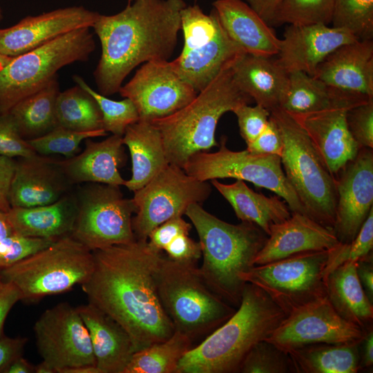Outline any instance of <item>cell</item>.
Listing matches in <instances>:
<instances>
[{
	"mask_svg": "<svg viewBox=\"0 0 373 373\" xmlns=\"http://www.w3.org/2000/svg\"><path fill=\"white\" fill-rule=\"evenodd\" d=\"M94 267L81 285L88 303L119 323L136 352L162 342L175 332L160 302L155 280L163 254L136 240L93 251Z\"/></svg>",
	"mask_w": 373,
	"mask_h": 373,
	"instance_id": "obj_1",
	"label": "cell"
},
{
	"mask_svg": "<svg viewBox=\"0 0 373 373\" xmlns=\"http://www.w3.org/2000/svg\"><path fill=\"white\" fill-rule=\"evenodd\" d=\"M186 6L184 0H135L117 14H99L92 26L102 48L93 72L99 93L105 96L117 93L140 64L168 60Z\"/></svg>",
	"mask_w": 373,
	"mask_h": 373,
	"instance_id": "obj_2",
	"label": "cell"
},
{
	"mask_svg": "<svg viewBox=\"0 0 373 373\" xmlns=\"http://www.w3.org/2000/svg\"><path fill=\"white\" fill-rule=\"evenodd\" d=\"M287 316L265 291L246 283L235 314L189 350L175 373H239L249 350L267 338Z\"/></svg>",
	"mask_w": 373,
	"mask_h": 373,
	"instance_id": "obj_3",
	"label": "cell"
},
{
	"mask_svg": "<svg viewBox=\"0 0 373 373\" xmlns=\"http://www.w3.org/2000/svg\"><path fill=\"white\" fill-rule=\"evenodd\" d=\"M184 214L199 236L203 258L199 270L202 278L217 295L238 308L246 284L239 274L254 266V260L268 236L251 222H226L198 203L189 205Z\"/></svg>",
	"mask_w": 373,
	"mask_h": 373,
	"instance_id": "obj_4",
	"label": "cell"
},
{
	"mask_svg": "<svg viewBox=\"0 0 373 373\" xmlns=\"http://www.w3.org/2000/svg\"><path fill=\"white\" fill-rule=\"evenodd\" d=\"M233 64L222 70L185 106L151 122L161 134L169 164L183 168L193 155L217 146L215 133L222 115L252 100L236 85Z\"/></svg>",
	"mask_w": 373,
	"mask_h": 373,
	"instance_id": "obj_5",
	"label": "cell"
},
{
	"mask_svg": "<svg viewBox=\"0 0 373 373\" xmlns=\"http://www.w3.org/2000/svg\"><path fill=\"white\" fill-rule=\"evenodd\" d=\"M155 280L161 305L175 330L193 343L206 338L237 310L208 286L197 263L175 261L163 254Z\"/></svg>",
	"mask_w": 373,
	"mask_h": 373,
	"instance_id": "obj_6",
	"label": "cell"
},
{
	"mask_svg": "<svg viewBox=\"0 0 373 373\" xmlns=\"http://www.w3.org/2000/svg\"><path fill=\"white\" fill-rule=\"evenodd\" d=\"M283 141L280 155L285 176L307 216L333 229L337 201L336 180L294 117L278 107L270 112Z\"/></svg>",
	"mask_w": 373,
	"mask_h": 373,
	"instance_id": "obj_7",
	"label": "cell"
},
{
	"mask_svg": "<svg viewBox=\"0 0 373 373\" xmlns=\"http://www.w3.org/2000/svg\"><path fill=\"white\" fill-rule=\"evenodd\" d=\"M93 267V251L68 236L0 269V275L1 281L10 282L19 289L21 300L35 303L83 284Z\"/></svg>",
	"mask_w": 373,
	"mask_h": 373,
	"instance_id": "obj_8",
	"label": "cell"
},
{
	"mask_svg": "<svg viewBox=\"0 0 373 373\" xmlns=\"http://www.w3.org/2000/svg\"><path fill=\"white\" fill-rule=\"evenodd\" d=\"M90 28L74 30L13 57L0 73V115L44 87L61 68L87 61L95 48Z\"/></svg>",
	"mask_w": 373,
	"mask_h": 373,
	"instance_id": "obj_9",
	"label": "cell"
},
{
	"mask_svg": "<svg viewBox=\"0 0 373 373\" xmlns=\"http://www.w3.org/2000/svg\"><path fill=\"white\" fill-rule=\"evenodd\" d=\"M329 250L296 254L254 265L239 274L259 287L287 314L327 296L325 267Z\"/></svg>",
	"mask_w": 373,
	"mask_h": 373,
	"instance_id": "obj_10",
	"label": "cell"
},
{
	"mask_svg": "<svg viewBox=\"0 0 373 373\" xmlns=\"http://www.w3.org/2000/svg\"><path fill=\"white\" fill-rule=\"evenodd\" d=\"M182 169L189 175L201 181L235 178L250 182L274 192L286 202L291 213L307 216L277 155L255 154L247 149L233 151L227 148V137H223L217 151L197 153L190 157Z\"/></svg>",
	"mask_w": 373,
	"mask_h": 373,
	"instance_id": "obj_11",
	"label": "cell"
},
{
	"mask_svg": "<svg viewBox=\"0 0 373 373\" xmlns=\"http://www.w3.org/2000/svg\"><path fill=\"white\" fill-rule=\"evenodd\" d=\"M77 217L71 236L90 251L136 240L132 226L136 207L119 186L91 183L76 196Z\"/></svg>",
	"mask_w": 373,
	"mask_h": 373,
	"instance_id": "obj_12",
	"label": "cell"
},
{
	"mask_svg": "<svg viewBox=\"0 0 373 373\" xmlns=\"http://www.w3.org/2000/svg\"><path fill=\"white\" fill-rule=\"evenodd\" d=\"M211 191L207 181L197 180L182 168L169 164L133 191L136 215L132 226L136 240H147L153 229L171 218L182 216L189 205L202 202Z\"/></svg>",
	"mask_w": 373,
	"mask_h": 373,
	"instance_id": "obj_13",
	"label": "cell"
},
{
	"mask_svg": "<svg viewBox=\"0 0 373 373\" xmlns=\"http://www.w3.org/2000/svg\"><path fill=\"white\" fill-rule=\"evenodd\" d=\"M33 329L39 355L55 373L66 368L95 365L88 329L77 307L68 303L46 309Z\"/></svg>",
	"mask_w": 373,
	"mask_h": 373,
	"instance_id": "obj_14",
	"label": "cell"
},
{
	"mask_svg": "<svg viewBox=\"0 0 373 373\" xmlns=\"http://www.w3.org/2000/svg\"><path fill=\"white\" fill-rule=\"evenodd\" d=\"M367 330L342 318L326 296L288 314L265 340L288 354L316 343L360 345Z\"/></svg>",
	"mask_w": 373,
	"mask_h": 373,
	"instance_id": "obj_15",
	"label": "cell"
},
{
	"mask_svg": "<svg viewBox=\"0 0 373 373\" xmlns=\"http://www.w3.org/2000/svg\"><path fill=\"white\" fill-rule=\"evenodd\" d=\"M118 92L135 104L139 120L147 122L174 113L198 93L179 76L168 60L145 62Z\"/></svg>",
	"mask_w": 373,
	"mask_h": 373,
	"instance_id": "obj_16",
	"label": "cell"
},
{
	"mask_svg": "<svg viewBox=\"0 0 373 373\" xmlns=\"http://www.w3.org/2000/svg\"><path fill=\"white\" fill-rule=\"evenodd\" d=\"M334 178L337 201L333 230L341 243H350L373 208V149H360Z\"/></svg>",
	"mask_w": 373,
	"mask_h": 373,
	"instance_id": "obj_17",
	"label": "cell"
},
{
	"mask_svg": "<svg viewBox=\"0 0 373 373\" xmlns=\"http://www.w3.org/2000/svg\"><path fill=\"white\" fill-rule=\"evenodd\" d=\"M99 15L83 6H71L28 16L0 29V54L15 57L74 30L92 28Z\"/></svg>",
	"mask_w": 373,
	"mask_h": 373,
	"instance_id": "obj_18",
	"label": "cell"
},
{
	"mask_svg": "<svg viewBox=\"0 0 373 373\" xmlns=\"http://www.w3.org/2000/svg\"><path fill=\"white\" fill-rule=\"evenodd\" d=\"M371 99L373 97H354L321 111L292 115L309 135L334 176L356 156L360 149L348 130L347 111Z\"/></svg>",
	"mask_w": 373,
	"mask_h": 373,
	"instance_id": "obj_19",
	"label": "cell"
},
{
	"mask_svg": "<svg viewBox=\"0 0 373 373\" xmlns=\"http://www.w3.org/2000/svg\"><path fill=\"white\" fill-rule=\"evenodd\" d=\"M358 40L345 29L323 24L289 26L281 39L277 61L287 73L311 76L317 66L341 46Z\"/></svg>",
	"mask_w": 373,
	"mask_h": 373,
	"instance_id": "obj_20",
	"label": "cell"
},
{
	"mask_svg": "<svg viewBox=\"0 0 373 373\" xmlns=\"http://www.w3.org/2000/svg\"><path fill=\"white\" fill-rule=\"evenodd\" d=\"M72 184L58 161L36 154L16 162L9 202L11 207H32L53 203L68 193Z\"/></svg>",
	"mask_w": 373,
	"mask_h": 373,
	"instance_id": "obj_21",
	"label": "cell"
},
{
	"mask_svg": "<svg viewBox=\"0 0 373 373\" xmlns=\"http://www.w3.org/2000/svg\"><path fill=\"white\" fill-rule=\"evenodd\" d=\"M341 242L333 229L299 213L274 224L265 244L254 260L260 265L305 251L330 250Z\"/></svg>",
	"mask_w": 373,
	"mask_h": 373,
	"instance_id": "obj_22",
	"label": "cell"
},
{
	"mask_svg": "<svg viewBox=\"0 0 373 373\" xmlns=\"http://www.w3.org/2000/svg\"><path fill=\"white\" fill-rule=\"evenodd\" d=\"M313 77L341 91L373 97V41L356 40L330 53Z\"/></svg>",
	"mask_w": 373,
	"mask_h": 373,
	"instance_id": "obj_23",
	"label": "cell"
},
{
	"mask_svg": "<svg viewBox=\"0 0 373 373\" xmlns=\"http://www.w3.org/2000/svg\"><path fill=\"white\" fill-rule=\"evenodd\" d=\"M213 6L225 32L245 53L262 57L278 55L281 39L249 4L242 0H216Z\"/></svg>",
	"mask_w": 373,
	"mask_h": 373,
	"instance_id": "obj_24",
	"label": "cell"
},
{
	"mask_svg": "<svg viewBox=\"0 0 373 373\" xmlns=\"http://www.w3.org/2000/svg\"><path fill=\"white\" fill-rule=\"evenodd\" d=\"M77 309L89 333L96 366L102 373H123L136 352L129 334L90 303Z\"/></svg>",
	"mask_w": 373,
	"mask_h": 373,
	"instance_id": "obj_25",
	"label": "cell"
},
{
	"mask_svg": "<svg viewBox=\"0 0 373 373\" xmlns=\"http://www.w3.org/2000/svg\"><path fill=\"white\" fill-rule=\"evenodd\" d=\"M85 141L82 152L58 161L69 182L124 186L126 180L119 171L125 160L122 136L112 135L100 142L90 138Z\"/></svg>",
	"mask_w": 373,
	"mask_h": 373,
	"instance_id": "obj_26",
	"label": "cell"
},
{
	"mask_svg": "<svg viewBox=\"0 0 373 373\" xmlns=\"http://www.w3.org/2000/svg\"><path fill=\"white\" fill-rule=\"evenodd\" d=\"M245 53L227 35L218 20L217 31L210 41L181 52L171 63L179 76L199 93L222 70L233 64Z\"/></svg>",
	"mask_w": 373,
	"mask_h": 373,
	"instance_id": "obj_27",
	"label": "cell"
},
{
	"mask_svg": "<svg viewBox=\"0 0 373 373\" xmlns=\"http://www.w3.org/2000/svg\"><path fill=\"white\" fill-rule=\"evenodd\" d=\"M273 57L245 53L232 66L238 87L270 112L280 107L289 84V73Z\"/></svg>",
	"mask_w": 373,
	"mask_h": 373,
	"instance_id": "obj_28",
	"label": "cell"
},
{
	"mask_svg": "<svg viewBox=\"0 0 373 373\" xmlns=\"http://www.w3.org/2000/svg\"><path fill=\"white\" fill-rule=\"evenodd\" d=\"M77 211L76 196L68 193L51 204L11 207L7 215L13 227L22 236L57 240L71 236Z\"/></svg>",
	"mask_w": 373,
	"mask_h": 373,
	"instance_id": "obj_29",
	"label": "cell"
},
{
	"mask_svg": "<svg viewBox=\"0 0 373 373\" xmlns=\"http://www.w3.org/2000/svg\"><path fill=\"white\" fill-rule=\"evenodd\" d=\"M122 140L132 162V175L124 186L135 191L146 184L169 162L161 134L151 122L139 120L128 126Z\"/></svg>",
	"mask_w": 373,
	"mask_h": 373,
	"instance_id": "obj_30",
	"label": "cell"
},
{
	"mask_svg": "<svg viewBox=\"0 0 373 373\" xmlns=\"http://www.w3.org/2000/svg\"><path fill=\"white\" fill-rule=\"evenodd\" d=\"M211 182L231 204L238 218L256 224L267 236L274 224L291 216L289 206L278 195L267 197L257 193L242 180L224 184L213 179Z\"/></svg>",
	"mask_w": 373,
	"mask_h": 373,
	"instance_id": "obj_31",
	"label": "cell"
},
{
	"mask_svg": "<svg viewBox=\"0 0 373 373\" xmlns=\"http://www.w3.org/2000/svg\"><path fill=\"white\" fill-rule=\"evenodd\" d=\"M356 262H346L326 276L327 297L342 318L367 330L372 327L373 305L358 277Z\"/></svg>",
	"mask_w": 373,
	"mask_h": 373,
	"instance_id": "obj_32",
	"label": "cell"
},
{
	"mask_svg": "<svg viewBox=\"0 0 373 373\" xmlns=\"http://www.w3.org/2000/svg\"><path fill=\"white\" fill-rule=\"evenodd\" d=\"M59 90L58 76L20 100L8 113L26 140L40 137L57 126L55 104Z\"/></svg>",
	"mask_w": 373,
	"mask_h": 373,
	"instance_id": "obj_33",
	"label": "cell"
},
{
	"mask_svg": "<svg viewBox=\"0 0 373 373\" xmlns=\"http://www.w3.org/2000/svg\"><path fill=\"white\" fill-rule=\"evenodd\" d=\"M360 345L316 343L288 354L295 373H356L361 369Z\"/></svg>",
	"mask_w": 373,
	"mask_h": 373,
	"instance_id": "obj_34",
	"label": "cell"
},
{
	"mask_svg": "<svg viewBox=\"0 0 373 373\" xmlns=\"http://www.w3.org/2000/svg\"><path fill=\"white\" fill-rule=\"evenodd\" d=\"M354 97H366L332 88L304 72L289 73L288 88L280 105L291 115H304L327 109Z\"/></svg>",
	"mask_w": 373,
	"mask_h": 373,
	"instance_id": "obj_35",
	"label": "cell"
},
{
	"mask_svg": "<svg viewBox=\"0 0 373 373\" xmlns=\"http://www.w3.org/2000/svg\"><path fill=\"white\" fill-rule=\"evenodd\" d=\"M193 341L175 330L166 340L135 352L123 373H175L178 363Z\"/></svg>",
	"mask_w": 373,
	"mask_h": 373,
	"instance_id": "obj_36",
	"label": "cell"
},
{
	"mask_svg": "<svg viewBox=\"0 0 373 373\" xmlns=\"http://www.w3.org/2000/svg\"><path fill=\"white\" fill-rule=\"evenodd\" d=\"M55 111L58 124L61 126L81 132L104 129L97 103L77 85L59 93Z\"/></svg>",
	"mask_w": 373,
	"mask_h": 373,
	"instance_id": "obj_37",
	"label": "cell"
},
{
	"mask_svg": "<svg viewBox=\"0 0 373 373\" xmlns=\"http://www.w3.org/2000/svg\"><path fill=\"white\" fill-rule=\"evenodd\" d=\"M334 1L283 0L275 10L269 25L329 26L332 21Z\"/></svg>",
	"mask_w": 373,
	"mask_h": 373,
	"instance_id": "obj_38",
	"label": "cell"
},
{
	"mask_svg": "<svg viewBox=\"0 0 373 373\" xmlns=\"http://www.w3.org/2000/svg\"><path fill=\"white\" fill-rule=\"evenodd\" d=\"M73 79L76 85L88 93L97 103L102 113L103 128L106 132L123 136L128 126L139 121L137 110L131 99H111L93 90L82 77L74 75Z\"/></svg>",
	"mask_w": 373,
	"mask_h": 373,
	"instance_id": "obj_39",
	"label": "cell"
},
{
	"mask_svg": "<svg viewBox=\"0 0 373 373\" xmlns=\"http://www.w3.org/2000/svg\"><path fill=\"white\" fill-rule=\"evenodd\" d=\"M331 23L359 40L372 39L373 0H335Z\"/></svg>",
	"mask_w": 373,
	"mask_h": 373,
	"instance_id": "obj_40",
	"label": "cell"
},
{
	"mask_svg": "<svg viewBox=\"0 0 373 373\" xmlns=\"http://www.w3.org/2000/svg\"><path fill=\"white\" fill-rule=\"evenodd\" d=\"M55 241L22 236L10 223L7 212L0 210V269L15 264L48 247Z\"/></svg>",
	"mask_w": 373,
	"mask_h": 373,
	"instance_id": "obj_41",
	"label": "cell"
},
{
	"mask_svg": "<svg viewBox=\"0 0 373 373\" xmlns=\"http://www.w3.org/2000/svg\"><path fill=\"white\" fill-rule=\"evenodd\" d=\"M107 135L104 129L81 132L66 128L58 125L47 133L28 140L31 147L36 153L41 155L59 154L66 158L75 155L79 151L82 142L88 138L102 137Z\"/></svg>",
	"mask_w": 373,
	"mask_h": 373,
	"instance_id": "obj_42",
	"label": "cell"
},
{
	"mask_svg": "<svg viewBox=\"0 0 373 373\" xmlns=\"http://www.w3.org/2000/svg\"><path fill=\"white\" fill-rule=\"evenodd\" d=\"M295 373L289 355L273 343L262 340L243 359L239 373Z\"/></svg>",
	"mask_w": 373,
	"mask_h": 373,
	"instance_id": "obj_43",
	"label": "cell"
},
{
	"mask_svg": "<svg viewBox=\"0 0 373 373\" xmlns=\"http://www.w3.org/2000/svg\"><path fill=\"white\" fill-rule=\"evenodd\" d=\"M218 26V19L214 10L207 15L196 4L184 8L181 12V30L184 35L182 52L210 41L215 35Z\"/></svg>",
	"mask_w": 373,
	"mask_h": 373,
	"instance_id": "obj_44",
	"label": "cell"
},
{
	"mask_svg": "<svg viewBox=\"0 0 373 373\" xmlns=\"http://www.w3.org/2000/svg\"><path fill=\"white\" fill-rule=\"evenodd\" d=\"M373 208L354 239L350 243H340L329 250L325 267L326 276L338 266L348 261L359 260L372 256Z\"/></svg>",
	"mask_w": 373,
	"mask_h": 373,
	"instance_id": "obj_45",
	"label": "cell"
},
{
	"mask_svg": "<svg viewBox=\"0 0 373 373\" xmlns=\"http://www.w3.org/2000/svg\"><path fill=\"white\" fill-rule=\"evenodd\" d=\"M346 121L358 148L373 149V99L350 108Z\"/></svg>",
	"mask_w": 373,
	"mask_h": 373,
	"instance_id": "obj_46",
	"label": "cell"
},
{
	"mask_svg": "<svg viewBox=\"0 0 373 373\" xmlns=\"http://www.w3.org/2000/svg\"><path fill=\"white\" fill-rule=\"evenodd\" d=\"M37 153L19 133L8 113L0 115V155L10 158H25Z\"/></svg>",
	"mask_w": 373,
	"mask_h": 373,
	"instance_id": "obj_47",
	"label": "cell"
},
{
	"mask_svg": "<svg viewBox=\"0 0 373 373\" xmlns=\"http://www.w3.org/2000/svg\"><path fill=\"white\" fill-rule=\"evenodd\" d=\"M233 113L237 117L240 135L247 145L261 133L270 117V111L258 104L250 106L243 104L236 107Z\"/></svg>",
	"mask_w": 373,
	"mask_h": 373,
	"instance_id": "obj_48",
	"label": "cell"
},
{
	"mask_svg": "<svg viewBox=\"0 0 373 373\" xmlns=\"http://www.w3.org/2000/svg\"><path fill=\"white\" fill-rule=\"evenodd\" d=\"M191 224L182 216H177L164 222L153 229L147 239L148 245L153 249L162 251L177 236L189 234Z\"/></svg>",
	"mask_w": 373,
	"mask_h": 373,
	"instance_id": "obj_49",
	"label": "cell"
},
{
	"mask_svg": "<svg viewBox=\"0 0 373 373\" xmlns=\"http://www.w3.org/2000/svg\"><path fill=\"white\" fill-rule=\"evenodd\" d=\"M246 149L255 154L277 155L280 157L283 141L279 129L271 117L264 130L251 143L247 145Z\"/></svg>",
	"mask_w": 373,
	"mask_h": 373,
	"instance_id": "obj_50",
	"label": "cell"
},
{
	"mask_svg": "<svg viewBox=\"0 0 373 373\" xmlns=\"http://www.w3.org/2000/svg\"><path fill=\"white\" fill-rule=\"evenodd\" d=\"M171 260L181 262L197 263L202 256L199 242L182 234L175 238L164 249Z\"/></svg>",
	"mask_w": 373,
	"mask_h": 373,
	"instance_id": "obj_51",
	"label": "cell"
},
{
	"mask_svg": "<svg viewBox=\"0 0 373 373\" xmlns=\"http://www.w3.org/2000/svg\"><path fill=\"white\" fill-rule=\"evenodd\" d=\"M26 337H0V373H5L8 367L22 356L27 343Z\"/></svg>",
	"mask_w": 373,
	"mask_h": 373,
	"instance_id": "obj_52",
	"label": "cell"
},
{
	"mask_svg": "<svg viewBox=\"0 0 373 373\" xmlns=\"http://www.w3.org/2000/svg\"><path fill=\"white\" fill-rule=\"evenodd\" d=\"M15 167L13 158L0 155V210L6 212L11 208L9 191Z\"/></svg>",
	"mask_w": 373,
	"mask_h": 373,
	"instance_id": "obj_53",
	"label": "cell"
},
{
	"mask_svg": "<svg viewBox=\"0 0 373 373\" xmlns=\"http://www.w3.org/2000/svg\"><path fill=\"white\" fill-rule=\"evenodd\" d=\"M21 299L19 289L11 283L0 282V337L3 336V325L12 307Z\"/></svg>",
	"mask_w": 373,
	"mask_h": 373,
	"instance_id": "obj_54",
	"label": "cell"
},
{
	"mask_svg": "<svg viewBox=\"0 0 373 373\" xmlns=\"http://www.w3.org/2000/svg\"><path fill=\"white\" fill-rule=\"evenodd\" d=\"M356 272L362 287L370 300H373L372 256L357 260Z\"/></svg>",
	"mask_w": 373,
	"mask_h": 373,
	"instance_id": "obj_55",
	"label": "cell"
},
{
	"mask_svg": "<svg viewBox=\"0 0 373 373\" xmlns=\"http://www.w3.org/2000/svg\"><path fill=\"white\" fill-rule=\"evenodd\" d=\"M250 7L269 24L274 13L283 0H247Z\"/></svg>",
	"mask_w": 373,
	"mask_h": 373,
	"instance_id": "obj_56",
	"label": "cell"
},
{
	"mask_svg": "<svg viewBox=\"0 0 373 373\" xmlns=\"http://www.w3.org/2000/svg\"><path fill=\"white\" fill-rule=\"evenodd\" d=\"M363 350L361 354V368L370 367L373 364V329L372 327L368 329L365 336L361 342Z\"/></svg>",
	"mask_w": 373,
	"mask_h": 373,
	"instance_id": "obj_57",
	"label": "cell"
},
{
	"mask_svg": "<svg viewBox=\"0 0 373 373\" xmlns=\"http://www.w3.org/2000/svg\"><path fill=\"white\" fill-rule=\"evenodd\" d=\"M35 365L21 356L16 358L6 369L5 373H33Z\"/></svg>",
	"mask_w": 373,
	"mask_h": 373,
	"instance_id": "obj_58",
	"label": "cell"
},
{
	"mask_svg": "<svg viewBox=\"0 0 373 373\" xmlns=\"http://www.w3.org/2000/svg\"><path fill=\"white\" fill-rule=\"evenodd\" d=\"M60 373H102L95 365H82L62 370Z\"/></svg>",
	"mask_w": 373,
	"mask_h": 373,
	"instance_id": "obj_59",
	"label": "cell"
},
{
	"mask_svg": "<svg viewBox=\"0 0 373 373\" xmlns=\"http://www.w3.org/2000/svg\"><path fill=\"white\" fill-rule=\"evenodd\" d=\"M35 373H55L47 363L42 361L38 365H35Z\"/></svg>",
	"mask_w": 373,
	"mask_h": 373,
	"instance_id": "obj_60",
	"label": "cell"
},
{
	"mask_svg": "<svg viewBox=\"0 0 373 373\" xmlns=\"http://www.w3.org/2000/svg\"><path fill=\"white\" fill-rule=\"evenodd\" d=\"M13 57L0 54V73Z\"/></svg>",
	"mask_w": 373,
	"mask_h": 373,
	"instance_id": "obj_61",
	"label": "cell"
},
{
	"mask_svg": "<svg viewBox=\"0 0 373 373\" xmlns=\"http://www.w3.org/2000/svg\"><path fill=\"white\" fill-rule=\"evenodd\" d=\"M3 19V12H2V10L0 7V21L2 20Z\"/></svg>",
	"mask_w": 373,
	"mask_h": 373,
	"instance_id": "obj_62",
	"label": "cell"
},
{
	"mask_svg": "<svg viewBox=\"0 0 373 373\" xmlns=\"http://www.w3.org/2000/svg\"><path fill=\"white\" fill-rule=\"evenodd\" d=\"M129 3H131V1H133V0H128ZM135 1V0H134Z\"/></svg>",
	"mask_w": 373,
	"mask_h": 373,
	"instance_id": "obj_63",
	"label": "cell"
},
{
	"mask_svg": "<svg viewBox=\"0 0 373 373\" xmlns=\"http://www.w3.org/2000/svg\"><path fill=\"white\" fill-rule=\"evenodd\" d=\"M1 281V275H0V282Z\"/></svg>",
	"mask_w": 373,
	"mask_h": 373,
	"instance_id": "obj_64",
	"label": "cell"
}]
</instances>
